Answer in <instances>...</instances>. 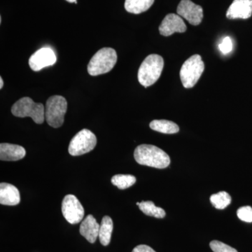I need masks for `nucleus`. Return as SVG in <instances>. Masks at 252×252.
Returning a JSON list of instances; mask_svg holds the SVG:
<instances>
[{
    "instance_id": "obj_1",
    "label": "nucleus",
    "mask_w": 252,
    "mask_h": 252,
    "mask_svg": "<svg viewBox=\"0 0 252 252\" xmlns=\"http://www.w3.org/2000/svg\"><path fill=\"white\" fill-rule=\"evenodd\" d=\"M134 157L137 163L154 168H166L170 164V157L162 149L151 144H141L135 149Z\"/></svg>"
},
{
    "instance_id": "obj_2",
    "label": "nucleus",
    "mask_w": 252,
    "mask_h": 252,
    "mask_svg": "<svg viewBox=\"0 0 252 252\" xmlns=\"http://www.w3.org/2000/svg\"><path fill=\"white\" fill-rule=\"evenodd\" d=\"M164 67V61L161 56L157 54L147 56L139 68L138 81L145 88L155 84L160 75Z\"/></svg>"
},
{
    "instance_id": "obj_3",
    "label": "nucleus",
    "mask_w": 252,
    "mask_h": 252,
    "mask_svg": "<svg viewBox=\"0 0 252 252\" xmlns=\"http://www.w3.org/2000/svg\"><path fill=\"white\" fill-rule=\"evenodd\" d=\"M117 61V54L112 48L101 49L93 56L88 64V72L91 76H97L110 72Z\"/></svg>"
},
{
    "instance_id": "obj_4",
    "label": "nucleus",
    "mask_w": 252,
    "mask_h": 252,
    "mask_svg": "<svg viewBox=\"0 0 252 252\" xmlns=\"http://www.w3.org/2000/svg\"><path fill=\"white\" fill-rule=\"evenodd\" d=\"M11 113L16 117H31L36 124H42L45 120V107L36 103L31 97L18 99L11 107Z\"/></svg>"
},
{
    "instance_id": "obj_5",
    "label": "nucleus",
    "mask_w": 252,
    "mask_h": 252,
    "mask_svg": "<svg viewBox=\"0 0 252 252\" xmlns=\"http://www.w3.org/2000/svg\"><path fill=\"white\" fill-rule=\"evenodd\" d=\"M205 69V64L200 55L189 58L182 66L180 79L184 87L191 89L197 84Z\"/></svg>"
},
{
    "instance_id": "obj_6",
    "label": "nucleus",
    "mask_w": 252,
    "mask_h": 252,
    "mask_svg": "<svg viewBox=\"0 0 252 252\" xmlns=\"http://www.w3.org/2000/svg\"><path fill=\"white\" fill-rule=\"evenodd\" d=\"M67 109L66 99L61 95H54L46 101L45 119L51 127L58 128L63 126Z\"/></svg>"
},
{
    "instance_id": "obj_7",
    "label": "nucleus",
    "mask_w": 252,
    "mask_h": 252,
    "mask_svg": "<svg viewBox=\"0 0 252 252\" xmlns=\"http://www.w3.org/2000/svg\"><path fill=\"white\" fill-rule=\"evenodd\" d=\"M96 144L97 138L94 134L88 129H83L73 137L68 151L70 155L78 157L91 152Z\"/></svg>"
},
{
    "instance_id": "obj_8",
    "label": "nucleus",
    "mask_w": 252,
    "mask_h": 252,
    "mask_svg": "<svg viewBox=\"0 0 252 252\" xmlns=\"http://www.w3.org/2000/svg\"><path fill=\"white\" fill-rule=\"evenodd\" d=\"M63 217L71 224L80 223L84 216V209L74 195L64 196L62 203Z\"/></svg>"
},
{
    "instance_id": "obj_9",
    "label": "nucleus",
    "mask_w": 252,
    "mask_h": 252,
    "mask_svg": "<svg viewBox=\"0 0 252 252\" xmlns=\"http://www.w3.org/2000/svg\"><path fill=\"white\" fill-rule=\"evenodd\" d=\"M177 12L193 26H198L203 21V8L190 0H182L177 6Z\"/></svg>"
},
{
    "instance_id": "obj_10",
    "label": "nucleus",
    "mask_w": 252,
    "mask_h": 252,
    "mask_svg": "<svg viewBox=\"0 0 252 252\" xmlns=\"http://www.w3.org/2000/svg\"><path fill=\"white\" fill-rule=\"evenodd\" d=\"M56 62L55 52L50 48H42L36 51L30 58V67L34 72H39L43 68L54 65Z\"/></svg>"
},
{
    "instance_id": "obj_11",
    "label": "nucleus",
    "mask_w": 252,
    "mask_h": 252,
    "mask_svg": "<svg viewBox=\"0 0 252 252\" xmlns=\"http://www.w3.org/2000/svg\"><path fill=\"white\" fill-rule=\"evenodd\" d=\"M187 26L178 14H169L162 20L159 26V32L162 36H168L175 32H185Z\"/></svg>"
},
{
    "instance_id": "obj_12",
    "label": "nucleus",
    "mask_w": 252,
    "mask_h": 252,
    "mask_svg": "<svg viewBox=\"0 0 252 252\" xmlns=\"http://www.w3.org/2000/svg\"><path fill=\"white\" fill-rule=\"evenodd\" d=\"M252 15V0H234L228 9V19H248Z\"/></svg>"
},
{
    "instance_id": "obj_13",
    "label": "nucleus",
    "mask_w": 252,
    "mask_h": 252,
    "mask_svg": "<svg viewBox=\"0 0 252 252\" xmlns=\"http://www.w3.org/2000/svg\"><path fill=\"white\" fill-rule=\"evenodd\" d=\"M26 155V149L16 144L1 143L0 144V159L4 161H16Z\"/></svg>"
},
{
    "instance_id": "obj_14",
    "label": "nucleus",
    "mask_w": 252,
    "mask_h": 252,
    "mask_svg": "<svg viewBox=\"0 0 252 252\" xmlns=\"http://www.w3.org/2000/svg\"><path fill=\"white\" fill-rule=\"evenodd\" d=\"M21 201L19 190L14 185L8 183L0 184V203L3 205L14 206Z\"/></svg>"
},
{
    "instance_id": "obj_15",
    "label": "nucleus",
    "mask_w": 252,
    "mask_h": 252,
    "mask_svg": "<svg viewBox=\"0 0 252 252\" xmlns=\"http://www.w3.org/2000/svg\"><path fill=\"white\" fill-rule=\"evenodd\" d=\"M99 226L94 217L89 215L81 222L80 234L90 243H94L99 236Z\"/></svg>"
},
{
    "instance_id": "obj_16",
    "label": "nucleus",
    "mask_w": 252,
    "mask_h": 252,
    "mask_svg": "<svg viewBox=\"0 0 252 252\" xmlns=\"http://www.w3.org/2000/svg\"><path fill=\"white\" fill-rule=\"evenodd\" d=\"M155 0H126L125 9L131 14H139L147 11Z\"/></svg>"
},
{
    "instance_id": "obj_17",
    "label": "nucleus",
    "mask_w": 252,
    "mask_h": 252,
    "mask_svg": "<svg viewBox=\"0 0 252 252\" xmlns=\"http://www.w3.org/2000/svg\"><path fill=\"white\" fill-rule=\"evenodd\" d=\"M113 231V221L108 216L104 217L99 226V239L103 246H107L111 241Z\"/></svg>"
},
{
    "instance_id": "obj_18",
    "label": "nucleus",
    "mask_w": 252,
    "mask_h": 252,
    "mask_svg": "<svg viewBox=\"0 0 252 252\" xmlns=\"http://www.w3.org/2000/svg\"><path fill=\"white\" fill-rule=\"evenodd\" d=\"M151 129L164 134H175L180 131L175 123L167 120H154L150 123Z\"/></svg>"
},
{
    "instance_id": "obj_19",
    "label": "nucleus",
    "mask_w": 252,
    "mask_h": 252,
    "mask_svg": "<svg viewBox=\"0 0 252 252\" xmlns=\"http://www.w3.org/2000/svg\"><path fill=\"white\" fill-rule=\"evenodd\" d=\"M137 205H138L139 208L144 215L148 216L162 219L166 215L163 209L156 206L152 201H142L141 203H137Z\"/></svg>"
},
{
    "instance_id": "obj_20",
    "label": "nucleus",
    "mask_w": 252,
    "mask_h": 252,
    "mask_svg": "<svg viewBox=\"0 0 252 252\" xmlns=\"http://www.w3.org/2000/svg\"><path fill=\"white\" fill-rule=\"evenodd\" d=\"M210 201L215 208L223 210L231 203V197L227 192L220 191L212 195Z\"/></svg>"
},
{
    "instance_id": "obj_21",
    "label": "nucleus",
    "mask_w": 252,
    "mask_h": 252,
    "mask_svg": "<svg viewBox=\"0 0 252 252\" xmlns=\"http://www.w3.org/2000/svg\"><path fill=\"white\" fill-rule=\"evenodd\" d=\"M111 182L113 185L121 190H124L132 187L136 182V178L131 175H117L112 177Z\"/></svg>"
},
{
    "instance_id": "obj_22",
    "label": "nucleus",
    "mask_w": 252,
    "mask_h": 252,
    "mask_svg": "<svg viewBox=\"0 0 252 252\" xmlns=\"http://www.w3.org/2000/svg\"><path fill=\"white\" fill-rule=\"evenodd\" d=\"M210 246L214 252H238L235 249L218 240L212 241Z\"/></svg>"
},
{
    "instance_id": "obj_23",
    "label": "nucleus",
    "mask_w": 252,
    "mask_h": 252,
    "mask_svg": "<svg viewBox=\"0 0 252 252\" xmlns=\"http://www.w3.org/2000/svg\"><path fill=\"white\" fill-rule=\"evenodd\" d=\"M237 215L240 220L248 223L252 222V208L250 206L240 207L237 211Z\"/></svg>"
},
{
    "instance_id": "obj_24",
    "label": "nucleus",
    "mask_w": 252,
    "mask_h": 252,
    "mask_svg": "<svg viewBox=\"0 0 252 252\" xmlns=\"http://www.w3.org/2000/svg\"><path fill=\"white\" fill-rule=\"evenodd\" d=\"M219 48H220V52L223 54L226 55L231 52L233 50V42L229 36H225V38H223V40L219 45Z\"/></svg>"
},
{
    "instance_id": "obj_25",
    "label": "nucleus",
    "mask_w": 252,
    "mask_h": 252,
    "mask_svg": "<svg viewBox=\"0 0 252 252\" xmlns=\"http://www.w3.org/2000/svg\"><path fill=\"white\" fill-rule=\"evenodd\" d=\"M132 252H156L153 249L145 245H140L135 247Z\"/></svg>"
},
{
    "instance_id": "obj_26",
    "label": "nucleus",
    "mask_w": 252,
    "mask_h": 252,
    "mask_svg": "<svg viewBox=\"0 0 252 252\" xmlns=\"http://www.w3.org/2000/svg\"><path fill=\"white\" fill-rule=\"evenodd\" d=\"M3 86H4V81H3L2 78L0 77V89H2Z\"/></svg>"
},
{
    "instance_id": "obj_27",
    "label": "nucleus",
    "mask_w": 252,
    "mask_h": 252,
    "mask_svg": "<svg viewBox=\"0 0 252 252\" xmlns=\"http://www.w3.org/2000/svg\"><path fill=\"white\" fill-rule=\"evenodd\" d=\"M66 1H67L68 2L76 3V4H77V0H66Z\"/></svg>"
}]
</instances>
